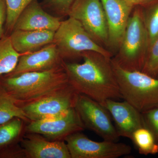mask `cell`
I'll list each match as a JSON object with an SVG mask.
<instances>
[{"mask_svg":"<svg viewBox=\"0 0 158 158\" xmlns=\"http://www.w3.org/2000/svg\"><path fill=\"white\" fill-rule=\"evenodd\" d=\"M74 108L85 128L94 132L103 140L118 142L120 136L113 124L112 116L102 104L78 93Z\"/></svg>","mask_w":158,"mask_h":158,"instance_id":"obj_7","label":"cell"},{"mask_svg":"<svg viewBox=\"0 0 158 158\" xmlns=\"http://www.w3.org/2000/svg\"><path fill=\"white\" fill-rule=\"evenodd\" d=\"M81 58V63L64 62L70 86L78 93L101 104L122 98L112 58L94 51L84 52Z\"/></svg>","mask_w":158,"mask_h":158,"instance_id":"obj_1","label":"cell"},{"mask_svg":"<svg viewBox=\"0 0 158 158\" xmlns=\"http://www.w3.org/2000/svg\"><path fill=\"white\" fill-rule=\"evenodd\" d=\"M62 20L45 11L37 0H33L19 16L13 31L48 30L56 32Z\"/></svg>","mask_w":158,"mask_h":158,"instance_id":"obj_15","label":"cell"},{"mask_svg":"<svg viewBox=\"0 0 158 158\" xmlns=\"http://www.w3.org/2000/svg\"><path fill=\"white\" fill-rule=\"evenodd\" d=\"M75 0H43L40 3L47 12L62 19L68 17L71 7Z\"/></svg>","mask_w":158,"mask_h":158,"instance_id":"obj_23","label":"cell"},{"mask_svg":"<svg viewBox=\"0 0 158 158\" xmlns=\"http://www.w3.org/2000/svg\"><path fill=\"white\" fill-rule=\"evenodd\" d=\"M157 78H158V76L157 77Z\"/></svg>","mask_w":158,"mask_h":158,"instance_id":"obj_28","label":"cell"},{"mask_svg":"<svg viewBox=\"0 0 158 158\" xmlns=\"http://www.w3.org/2000/svg\"><path fill=\"white\" fill-rule=\"evenodd\" d=\"M27 123L15 117L0 124V158H25L20 142Z\"/></svg>","mask_w":158,"mask_h":158,"instance_id":"obj_16","label":"cell"},{"mask_svg":"<svg viewBox=\"0 0 158 158\" xmlns=\"http://www.w3.org/2000/svg\"><path fill=\"white\" fill-rule=\"evenodd\" d=\"M53 43L64 61L81 58L86 51H94L112 58L113 54L92 39L78 21L68 17L55 32Z\"/></svg>","mask_w":158,"mask_h":158,"instance_id":"obj_5","label":"cell"},{"mask_svg":"<svg viewBox=\"0 0 158 158\" xmlns=\"http://www.w3.org/2000/svg\"><path fill=\"white\" fill-rule=\"evenodd\" d=\"M112 63L122 98L141 113L158 107V78Z\"/></svg>","mask_w":158,"mask_h":158,"instance_id":"obj_4","label":"cell"},{"mask_svg":"<svg viewBox=\"0 0 158 158\" xmlns=\"http://www.w3.org/2000/svg\"><path fill=\"white\" fill-rule=\"evenodd\" d=\"M107 21L109 28V50L116 53L126 26L134 8L122 0H100Z\"/></svg>","mask_w":158,"mask_h":158,"instance_id":"obj_12","label":"cell"},{"mask_svg":"<svg viewBox=\"0 0 158 158\" xmlns=\"http://www.w3.org/2000/svg\"><path fill=\"white\" fill-rule=\"evenodd\" d=\"M55 31L15 30L9 35L12 45L21 54L40 50L53 43Z\"/></svg>","mask_w":158,"mask_h":158,"instance_id":"obj_17","label":"cell"},{"mask_svg":"<svg viewBox=\"0 0 158 158\" xmlns=\"http://www.w3.org/2000/svg\"><path fill=\"white\" fill-rule=\"evenodd\" d=\"M81 132L65 138L71 158H117L131 152V147L128 144L105 140L94 141Z\"/></svg>","mask_w":158,"mask_h":158,"instance_id":"obj_9","label":"cell"},{"mask_svg":"<svg viewBox=\"0 0 158 158\" xmlns=\"http://www.w3.org/2000/svg\"><path fill=\"white\" fill-rule=\"evenodd\" d=\"M68 17L78 21L94 41L109 51L107 21L100 0H75Z\"/></svg>","mask_w":158,"mask_h":158,"instance_id":"obj_6","label":"cell"},{"mask_svg":"<svg viewBox=\"0 0 158 158\" xmlns=\"http://www.w3.org/2000/svg\"><path fill=\"white\" fill-rule=\"evenodd\" d=\"M141 7L143 20L149 39V48L158 37V0Z\"/></svg>","mask_w":158,"mask_h":158,"instance_id":"obj_21","label":"cell"},{"mask_svg":"<svg viewBox=\"0 0 158 158\" xmlns=\"http://www.w3.org/2000/svg\"><path fill=\"white\" fill-rule=\"evenodd\" d=\"M141 71L150 76H158V37L150 46Z\"/></svg>","mask_w":158,"mask_h":158,"instance_id":"obj_24","label":"cell"},{"mask_svg":"<svg viewBox=\"0 0 158 158\" xmlns=\"http://www.w3.org/2000/svg\"><path fill=\"white\" fill-rule=\"evenodd\" d=\"M102 104L110 113L120 137L131 140L136 130L145 127L142 113L126 101L108 99Z\"/></svg>","mask_w":158,"mask_h":158,"instance_id":"obj_13","label":"cell"},{"mask_svg":"<svg viewBox=\"0 0 158 158\" xmlns=\"http://www.w3.org/2000/svg\"><path fill=\"white\" fill-rule=\"evenodd\" d=\"M85 129L75 108L66 113L42 120L31 121L26 125V133L39 134L52 141H65L69 135Z\"/></svg>","mask_w":158,"mask_h":158,"instance_id":"obj_10","label":"cell"},{"mask_svg":"<svg viewBox=\"0 0 158 158\" xmlns=\"http://www.w3.org/2000/svg\"><path fill=\"white\" fill-rule=\"evenodd\" d=\"M131 140L136 145L140 154L147 156L158 153V144L152 133L146 127L136 130Z\"/></svg>","mask_w":158,"mask_h":158,"instance_id":"obj_20","label":"cell"},{"mask_svg":"<svg viewBox=\"0 0 158 158\" xmlns=\"http://www.w3.org/2000/svg\"><path fill=\"white\" fill-rule=\"evenodd\" d=\"M17 117L26 123L30 122L21 107L5 90L0 87V124Z\"/></svg>","mask_w":158,"mask_h":158,"instance_id":"obj_19","label":"cell"},{"mask_svg":"<svg viewBox=\"0 0 158 158\" xmlns=\"http://www.w3.org/2000/svg\"><path fill=\"white\" fill-rule=\"evenodd\" d=\"M128 6L134 8L137 6L143 7L156 0H122Z\"/></svg>","mask_w":158,"mask_h":158,"instance_id":"obj_27","label":"cell"},{"mask_svg":"<svg viewBox=\"0 0 158 158\" xmlns=\"http://www.w3.org/2000/svg\"><path fill=\"white\" fill-rule=\"evenodd\" d=\"M22 55L13 48L9 36L5 35L0 39V76L11 73Z\"/></svg>","mask_w":158,"mask_h":158,"instance_id":"obj_18","label":"cell"},{"mask_svg":"<svg viewBox=\"0 0 158 158\" xmlns=\"http://www.w3.org/2000/svg\"><path fill=\"white\" fill-rule=\"evenodd\" d=\"M25 158H71L65 141H52L39 134L26 133L20 142Z\"/></svg>","mask_w":158,"mask_h":158,"instance_id":"obj_14","label":"cell"},{"mask_svg":"<svg viewBox=\"0 0 158 158\" xmlns=\"http://www.w3.org/2000/svg\"><path fill=\"white\" fill-rule=\"evenodd\" d=\"M149 49V39L142 7H135L130 15L121 42L112 61L121 68L142 71Z\"/></svg>","mask_w":158,"mask_h":158,"instance_id":"obj_3","label":"cell"},{"mask_svg":"<svg viewBox=\"0 0 158 158\" xmlns=\"http://www.w3.org/2000/svg\"><path fill=\"white\" fill-rule=\"evenodd\" d=\"M77 92L70 85L20 106L30 121L52 118L75 107Z\"/></svg>","mask_w":158,"mask_h":158,"instance_id":"obj_8","label":"cell"},{"mask_svg":"<svg viewBox=\"0 0 158 158\" xmlns=\"http://www.w3.org/2000/svg\"><path fill=\"white\" fill-rule=\"evenodd\" d=\"M64 65V63L50 70L27 73L17 76L3 75L0 76V87L20 106L69 85Z\"/></svg>","mask_w":158,"mask_h":158,"instance_id":"obj_2","label":"cell"},{"mask_svg":"<svg viewBox=\"0 0 158 158\" xmlns=\"http://www.w3.org/2000/svg\"><path fill=\"white\" fill-rule=\"evenodd\" d=\"M56 46L54 43L45 46L40 50L22 54L16 67L6 77L17 76L22 74L50 70L64 64Z\"/></svg>","mask_w":158,"mask_h":158,"instance_id":"obj_11","label":"cell"},{"mask_svg":"<svg viewBox=\"0 0 158 158\" xmlns=\"http://www.w3.org/2000/svg\"><path fill=\"white\" fill-rule=\"evenodd\" d=\"M33 0H6L7 16L5 26V35L9 36L23 10Z\"/></svg>","mask_w":158,"mask_h":158,"instance_id":"obj_22","label":"cell"},{"mask_svg":"<svg viewBox=\"0 0 158 158\" xmlns=\"http://www.w3.org/2000/svg\"><path fill=\"white\" fill-rule=\"evenodd\" d=\"M7 9L6 0H0V39L5 36V26L6 24Z\"/></svg>","mask_w":158,"mask_h":158,"instance_id":"obj_26","label":"cell"},{"mask_svg":"<svg viewBox=\"0 0 158 158\" xmlns=\"http://www.w3.org/2000/svg\"><path fill=\"white\" fill-rule=\"evenodd\" d=\"M142 114L145 127L152 133L158 144V107Z\"/></svg>","mask_w":158,"mask_h":158,"instance_id":"obj_25","label":"cell"}]
</instances>
